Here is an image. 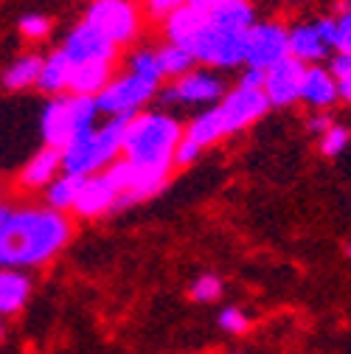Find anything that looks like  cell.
<instances>
[{
  "instance_id": "6da1fadb",
  "label": "cell",
  "mask_w": 351,
  "mask_h": 354,
  "mask_svg": "<svg viewBox=\"0 0 351 354\" xmlns=\"http://www.w3.org/2000/svg\"><path fill=\"white\" fill-rule=\"evenodd\" d=\"M70 239V223L54 208L12 211L0 234V268H37L51 261Z\"/></svg>"
},
{
  "instance_id": "7a4b0ae2",
  "label": "cell",
  "mask_w": 351,
  "mask_h": 354,
  "mask_svg": "<svg viewBox=\"0 0 351 354\" xmlns=\"http://www.w3.org/2000/svg\"><path fill=\"white\" fill-rule=\"evenodd\" d=\"M183 138L180 121L166 113H138L126 121L124 129V160L135 169L169 174L174 166V149Z\"/></svg>"
},
{
  "instance_id": "3957f363",
  "label": "cell",
  "mask_w": 351,
  "mask_h": 354,
  "mask_svg": "<svg viewBox=\"0 0 351 354\" xmlns=\"http://www.w3.org/2000/svg\"><path fill=\"white\" fill-rule=\"evenodd\" d=\"M129 118H107V124L93 127L62 149V171L76 177H93L118 160L124 147V129Z\"/></svg>"
},
{
  "instance_id": "277c9868",
  "label": "cell",
  "mask_w": 351,
  "mask_h": 354,
  "mask_svg": "<svg viewBox=\"0 0 351 354\" xmlns=\"http://www.w3.org/2000/svg\"><path fill=\"white\" fill-rule=\"evenodd\" d=\"M96 115H99V107H96V99L91 96H73V93L54 96L39 118L42 141H46V147L62 152L82 132L96 127Z\"/></svg>"
},
{
  "instance_id": "5b68a950",
  "label": "cell",
  "mask_w": 351,
  "mask_h": 354,
  "mask_svg": "<svg viewBox=\"0 0 351 354\" xmlns=\"http://www.w3.org/2000/svg\"><path fill=\"white\" fill-rule=\"evenodd\" d=\"M82 20L102 31L115 48L133 46L144 28V12L138 0H91L84 6Z\"/></svg>"
},
{
  "instance_id": "8992f818",
  "label": "cell",
  "mask_w": 351,
  "mask_h": 354,
  "mask_svg": "<svg viewBox=\"0 0 351 354\" xmlns=\"http://www.w3.org/2000/svg\"><path fill=\"white\" fill-rule=\"evenodd\" d=\"M183 48L194 57V62H202V65H211V68L245 65V34H231V31L216 28L208 17L191 34V39Z\"/></svg>"
},
{
  "instance_id": "52a82bcc",
  "label": "cell",
  "mask_w": 351,
  "mask_h": 354,
  "mask_svg": "<svg viewBox=\"0 0 351 354\" xmlns=\"http://www.w3.org/2000/svg\"><path fill=\"white\" fill-rule=\"evenodd\" d=\"M155 93H158V84L138 79L126 71L121 76H113V82L96 96V107L107 118H133L144 113V107L155 99Z\"/></svg>"
},
{
  "instance_id": "ba28073f",
  "label": "cell",
  "mask_w": 351,
  "mask_h": 354,
  "mask_svg": "<svg viewBox=\"0 0 351 354\" xmlns=\"http://www.w3.org/2000/svg\"><path fill=\"white\" fill-rule=\"evenodd\" d=\"M290 57V28L278 20H256L245 34V65L267 71Z\"/></svg>"
},
{
  "instance_id": "9c48e42d",
  "label": "cell",
  "mask_w": 351,
  "mask_h": 354,
  "mask_svg": "<svg viewBox=\"0 0 351 354\" xmlns=\"http://www.w3.org/2000/svg\"><path fill=\"white\" fill-rule=\"evenodd\" d=\"M337 51V20L318 17L290 28V57L303 65H321Z\"/></svg>"
},
{
  "instance_id": "30bf717a",
  "label": "cell",
  "mask_w": 351,
  "mask_h": 354,
  "mask_svg": "<svg viewBox=\"0 0 351 354\" xmlns=\"http://www.w3.org/2000/svg\"><path fill=\"white\" fill-rule=\"evenodd\" d=\"M225 93H228L225 91V82L219 79L214 71L191 68L180 79H171L169 91L163 96H166V102H174V104L211 107V104H219V99H222Z\"/></svg>"
},
{
  "instance_id": "8fae6325",
  "label": "cell",
  "mask_w": 351,
  "mask_h": 354,
  "mask_svg": "<svg viewBox=\"0 0 351 354\" xmlns=\"http://www.w3.org/2000/svg\"><path fill=\"white\" fill-rule=\"evenodd\" d=\"M267 110H270V102H267L265 91H250V87H239V84L234 87V91H228L216 104V113H219V118H222L228 136L247 129Z\"/></svg>"
},
{
  "instance_id": "7c38bea8",
  "label": "cell",
  "mask_w": 351,
  "mask_h": 354,
  "mask_svg": "<svg viewBox=\"0 0 351 354\" xmlns=\"http://www.w3.org/2000/svg\"><path fill=\"white\" fill-rule=\"evenodd\" d=\"M62 54L70 59V65H82V62H110L115 65V57H118V48L113 42L96 31L91 23H76L65 42H62Z\"/></svg>"
},
{
  "instance_id": "4fadbf2b",
  "label": "cell",
  "mask_w": 351,
  "mask_h": 354,
  "mask_svg": "<svg viewBox=\"0 0 351 354\" xmlns=\"http://www.w3.org/2000/svg\"><path fill=\"white\" fill-rule=\"evenodd\" d=\"M303 73H306V65L292 57H287L265 71V87H261V91H265L270 107H292L295 102H301Z\"/></svg>"
},
{
  "instance_id": "5bb4252c",
  "label": "cell",
  "mask_w": 351,
  "mask_h": 354,
  "mask_svg": "<svg viewBox=\"0 0 351 354\" xmlns=\"http://www.w3.org/2000/svg\"><path fill=\"white\" fill-rule=\"evenodd\" d=\"M118 197H121V192L110 183V177L104 171H99V174L84 177L82 180L73 211L84 219H96V216H104L107 211H113L118 205Z\"/></svg>"
},
{
  "instance_id": "9a60e30c",
  "label": "cell",
  "mask_w": 351,
  "mask_h": 354,
  "mask_svg": "<svg viewBox=\"0 0 351 354\" xmlns=\"http://www.w3.org/2000/svg\"><path fill=\"white\" fill-rule=\"evenodd\" d=\"M337 79L323 65H306L303 87H301V102L312 110H326L337 102Z\"/></svg>"
},
{
  "instance_id": "2e32d148",
  "label": "cell",
  "mask_w": 351,
  "mask_h": 354,
  "mask_svg": "<svg viewBox=\"0 0 351 354\" xmlns=\"http://www.w3.org/2000/svg\"><path fill=\"white\" fill-rule=\"evenodd\" d=\"M59 171H62V152L46 147V149H39V152L23 166V171H20V186H23V189H31V192L46 189V186L54 180V177H59Z\"/></svg>"
},
{
  "instance_id": "e0dca14e",
  "label": "cell",
  "mask_w": 351,
  "mask_h": 354,
  "mask_svg": "<svg viewBox=\"0 0 351 354\" xmlns=\"http://www.w3.org/2000/svg\"><path fill=\"white\" fill-rule=\"evenodd\" d=\"M113 68L115 65H110V62H82V65H73L68 93L96 99L104 87L113 82Z\"/></svg>"
},
{
  "instance_id": "ac0fdd59",
  "label": "cell",
  "mask_w": 351,
  "mask_h": 354,
  "mask_svg": "<svg viewBox=\"0 0 351 354\" xmlns=\"http://www.w3.org/2000/svg\"><path fill=\"white\" fill-rule=\"evenodd\" d=\"M31 281L17 268H0V315H15L28 301Z\"/></svg>"
},
{
  "instance_id": "d6986e66",
  "label": "cell",
  "mask_w": 351,
  "mask_h": 354,
  "mask_svg": "<svg viewBox=\"0 0 351 354\" xmlns=\"http://www.w3.org/2000/svg\"><path fill=\"white\" fill-rule=\"evenodd\" d=\"M70 59L62 54V48L51 51L48 57H42V71H39V79H37V87L46 91L51 96H62L68 93V84H70Z\"/></svg>"
},
{
  "instance_id": "ffe728a7",
  "label": "cell",
  "mask_w": 351,
  "mask_h": 354,
  "mask_svg": "<svg viewBox=\"0 0 351 354\" xmlns=\"http://www.w3.org/2000/svg\"><path fill=\"white\" fill-rule=\"evenodd\" d=\"M208 20L231 34H247V28L256 23V9L250 0H228L222 9H216L208 15Z\"/></svg>"
},
{
  "instance_id": "44dd1931",
  "label": "cell",
  "mask_w": 351,
  "mask_h": 354,
  "mask_svg": "<svg viewBox=\"0 0 351 354\" xmlns=\"http://www.w3.org/2000/svg\"><path fill=\"white\" fill-rule=\"evenodd\" d=\"M205 17L208 15H202V12H197V9H191L189 3L183 6V9H178L171 17H166L163 20V34H166V39L171 42V46H186V42L191 39V34L205 23Z\"/></svg>"
},
{
  "instance_id": "7402d4cb",
  "label": "cell",
  "mask_w": 351,
  "mask_h": 354,
  "mask_svg": "<svg viewBox=\"0 0 351 354\" xmlns=\"http://www.w3.org/2000/svg\"><path fill=\"white\" fill-rule=\"evenodd\" d=\"M39 71H42V57L39 54H20L3 71V87L6 91H26V87H37Z\"/></svg>"
},
{
  "instance_id": "603a6c76",
  "label": "cell",
  "mask_w": 351,
  "mask_h": 354,
  "mask_svg": "<svg viewBox=\"0 0 351 354\" xmlns=\"http://www.w3.org/2000/svg\"><path fill=\"white\" fill-rule=\"evenodd\" d=\"M186 136L197 144V147H214L216 141H222L228 132H225V124H222V118H219V113H216V107H211V110H205V113H200L191 124H189V129H183Z\"/></svg>"
},
{
  "instance_id": "cb8c5ba5",
  "label": "cell",
  "mask_w": 351,
  "mask_h": 354,
  "mask_svg": "<svg viewBox=\"0 0 351 354\" xmlns=\"http://www.w3.org/2000/svg\"><path fill=\"white\" fill-rule=\"evenodd\" d=\"M82 180H84V177H76V174H59V177H54V180L46 186V203H48V208H54V211L73 208L76 194L82 189Z\"/></svg>"
},
{
  "instance_id": "d4e9b609",
  "label": "cell",
  "mask_w": 351,
  "mask_h": 354,
  "mask_svg": "<svg viewBox=\"0 0 351 354\" xmlns=\"http://www.w3.org/2000/svg\"><path fill=\"white\" fill-rule=\"evenodd\" d=\"M155 54H158V65H160L163 79H180L183 73H189L194 68V57L180 46H171V42L160 46Z\"/></svg>"
},
{
  "instance_id": "484cf974",
  "label": "cell",
  "mask_w": 351,
  "mask_h": 354,
  "mask_svg": "<svg viewBox=\"0 0 351 354\" xmlns=\"http://www.w3.org/2000/svg\"><path fill=\"white\" fill-rule=\"evenodd\" d=\"M126 62H129V68H126V71L133 73V76L146 79V82H152V84H160L163 73H160V65H158V54H155V51H149V48L133 51Z\"/></svg>"
},
{
  "instance_id": "4316f807",
  "label": "cell",
  "mask_w": 351,
  "mask_h": 354,
  "mask_svg": "<svg viewBox=\"0 0 351 354\" xmlns=\"http://www.w3.org/2000/svg\"><path fill=\"white\" fill-rule=\"evenodd\" d=\"M329 71L337 79V96H340V102L351 104V51H337L332 65H329Z\"/></svg>"
},
{
  "instance_id": "83f0119b",
  "label": "cell",
  "mask_w": 351,
  "mask_h": 354,
  "mask_svg": "<svg viewBox=\"0 0 351 354\" xmlns=\"http://www.w3.org/2000/svg\"><path fill=\"white\" fill-rule=\"evenodd\" d=\"M321 152L326 155V158H337L340 152H345V147L351 144V129L348 127H343V124H332L323 136H321Z\"/></svg>"
},
{
  "instance_id": "f1b7e54d",
  "label": "cell",
  "mask_w": 351,
  "mask_h": 354,
  "mask_svg": "<svg viewBox=\"0 0 351 354\" xmlns=\"http://www.w3.org/2000/svg\"><path fill=\"white\" fill-rule=\"evenodd\" d=\"M20 34L26 37V39H31V42H39V39H46L48 34H51V28H54V20L48 17V15H39V12H31V15H23L20 17Z\"/></svg>"
},
{
  "instance_id": "f546056e",
  "label": "cell",
  "mask_w": 351,
  "mask_h": 354,
  "mask_svg": "<svg viewBox=\"0 0 351 354\" xmlns=\"http://www.w3.org/2000/svg\"><path fill=\"white\" fill-rule=\"evenodd\" d=\"M186 3H189V0H138L144 17L152 20V23H163L166 17H171L178 9H183Z\"/></svg>"
},
{
  "instance_id": "4dcf8cb0",
  "label": "cell",
  "mask_w": 351,
  "mask_h": 354,
  "mask_svg": "<svg viewBox=\"0 0 351 354\" xmlns=\"http://www.w3.org/2000/svg\"><path fill=\"white\" fill-rule=\"evenodd\" d=\"M222 295V281L216 276H200L194 284H191V298L200 301V304H211Z\"/></svg>"
},
{
  "instance_id": "1f68e13d",
  "label": "cell",
  "mask_w": 351,
  "mask_h": 354,
  "mask_svg": "<svg viewBox=\"0 0 351 354\" xmlns=\"http://www.w3.org/2000/svg\"><path fill=\"white\" fill-rule=\"evenodd\" d=\"M219 326H222L225 332H231V335H245L250 329V321L239 306H225L222 313H219Z\"/></svg>"
},
{
  "instance_id": "d6a6232c",
  "label": "cell",
  "mask_w": 351,
  "mask_h": 354,
  "mask_svg": "<svg viewBox=\"0 0 351 354\" xmlns=\"http://www.w3.org/2000/svg\"><path fill=\"white\" fill-rule=\"evenodd\" d=\"M202 155V147H197L186 132H183V138H180V144H178V149H174V166H180V169H186V166H191L197 158Z\"/></svg>"
},
{
  "instance_id": "836d02e7",
  "label": "cell",
  "mask_w": 351,
  "mask_h": 354,
  "mask_svg": "<svg viewBox=\"0 0 351 354\" xmlns=\"http://www.w3.org/2000/svg\"><path fill=\"white\" fill-rule=\"evenodd\" d=\"M334 20H337V51H351V9L340 12Z\"/></svg>"
},
{
  "instance_id": "e575fe53",
  "label": "cell",
  "mask_w": 351,
  "mask_h": 354,
  "mask_svg": "<svg viewBox=\"0 0 351 354\" xmlns=\"http://www.w3.org/2000/svg\"><path fill=\"white\" fill-rule=\"evenodd\" d=\"M239 87L261 91V87H265V71H258V68H245L242 76H239Z\"/></svg>"
},
{
  "instance_id": "d590c367",
  "label": "cell",
  "mask_w": 351,
  "mask_h": 354,
  "mask_svg": "<svg viewBox=\"0 0 351 354\" xmlns=\"http://www.w3.org/2000/svg\"><path fill=\"white\" fill-rule=\"evenodd\" d=\"M332 124H334V121H332V115H326L323 110H315V115H312L310 121H306V129H310L312 136H318V138H321V136H323V132H326Z\"/></svg>"
},
{
  "instance_id": "8d00e7d4",
  "label": "cell",
  "mask_w": 351,
  "mask_h": 354,
  "mask_svg": "<svg viewBox=\"0 0 351 354\" xmlns=\"http://www.w3.org/2000/svg\"><path fill=\"white\" fill-rule=\"evenodd\" d=\"M225 3H228V0H189V6L197 9V12H202V15H211L216 9H222Z\"/></svg>"
},
{
  "instance_id": "74e56055",
  "label": "cell",
  "mask_w": 351,
  "mask_h": 354,
  "mask_svg": "<svg viewBox=\"0 0 351 354\" xmlns=\"http://www.w3.org/2000/svg\"><path fill=\"white\" fill-rule=\"evenodd\" d=\"M9 214H12V211H9L3 203H0V234H3V228H6V223H9Z\"/></svg>"
},
{
  "instance_id": "f35d334b",
  "label": "cell",
  "mask_w": 351,
  "mask_h": 354,
  "mask_svg": "<svg viewBox=\"0 0 351 354\" xmlns=\"http://www.w3.org/2000/svg\"><path fill=\"white\" fill-rule=\"evenodd\" d=\"M337 9H340V12H348V9H351V0H340Z\"/></svg>"
},
{
  "instance_id": "ab89813d",
  "label": "cell",
  "mask_w": 351,
  "mask_h": 354,
  "mask_svg": "<svg viewBox=\"0 0 351 354\" xmlns=\"http://www.w3.org/2000/svg\"><path fill=\"white\" fill-rule=\"evenodd\" d=\"M0 340H3V315H0Z\"/></svg>"
},
{
  "instance_id": "60d3db41",
  "label": "cell",
  "mask_w": 351,
  "mask_h": 354,
  "mask_svg": "<svg viewBox=\"0 0 351 354\" xmlns=\"http://www.w3.org/2000/svg\"><path fill=\"white\" fill-rule=\"evenodd\" d=\"M345 256H348V259H351V245H345Z\"/></svg>"
},
{
  "instance_id": "b9f144b4",
  "label": "cell",
  "mask_w": 351,
  "mask_h": 354,
  "mask_svg": "<svg viewBox=\"0 0 351 354\" xmlns=\"http://www.w3.org/2000/svg\"><path fill=\"white\" fill-rule=\"evenodd\" d=\"M228 354H242V351H228Z\"/></svg>"
},
{
  "instance_id": "7bdbcfd3",
  "label": "cell",
  "mask_w": 351,
  "mask_h": 354,
  "mask_svg": "<svg viewBox=\"0 0 351 354\" xmlns=\"http://www.w3.org/2000/svg\"><path fill=\"white\" fill-rule=\"evenodd\" d=\"M292 3H301V0H292Z\"/></svg>"
}]
</instances>
